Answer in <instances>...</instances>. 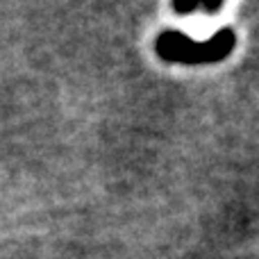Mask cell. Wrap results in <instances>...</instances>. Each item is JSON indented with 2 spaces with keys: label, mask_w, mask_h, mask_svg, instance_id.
<instances>
[{
  "label": "cell",
  "mask_w": 259,
  "mask_h": 259,
  "mask_svg": "<svg viewBox=\"0 0 259 259\" xmlns=\"http://www.w3.org/2000/svg\"><path fill=\"white\" fill-rule=\"evenodd\" d=\"M237 36L230 27L219 30L211 39L207 41H193L184 32L166 30L157 36L155 50L161 59L166 62H178V64H209L221 62L232 53Z\"/></svg>",
  "instance_id": "6da1fadb"
},
{
  "label": "cell",
  "mask_w": 259,
  "mask_h": 259,
  "mask_svg": "<svg viewBox=\"0 0 259 259\" xmlns=\"http://www.w3.org/2000/svg\"><path fill=\"white\" fill-rule=\"evenodd\" d=\"M178 14H191V12H219L221 3H191V5H173Z\"/></svg>",
  "instance_id": "7a4b0ae2"
}]
</instances>
